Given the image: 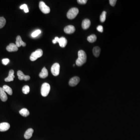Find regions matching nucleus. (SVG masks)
<instances>
[{
    "label": "nucleus",
    "mask_w": 140,
    "mask_h": 140,
    "mask_svg": "<svg viewBox=\"0 0 140 140\" xmlns=\"http://www.w3.org/2000/svg\"><path fill=\"white\" fill-rule=\"evenodd\" d=\"M43 55V51L41 49H38L35 52H33L30 56V60L32 61H34L36 60L39 58L42 57Z\"/></svg>",
    "instance_id": "39448f33"
},
{
    "label": "nucleus",
    "mask_w": 140,
    "mask_h": 140,
    "mask_svg": "<svg viewBox=\"0 0 140 140\" xmlns=\"http://www.w3.org/2000/svg\"><path fill=\"white\" fill-rule=\"evenodd\" d=\"M20 8L21 10H24V12H25V13H27L29 12V10H28L27 6L25 5V4H24V5L21 6L20 7Z\"/></svg>",
    "instance_id": "bb28decb"
},
{
    "label": "nucleus",
    "mask_w": 140,
    "mask_h": 140,
    "mask_svg": "<svg viewBox=\"0 0 140 140\" xmlns=\"http://www.w3.org/2000/svg\"><path fill=\"white\" fill-rule=\"evenodd\" d=\"M19 113H20V114L22 115V116L25 117H27V116H29L30 114L29 111L26 108H23L20 110Z\"/></svg>",
    "instance_id": "aec40b11"
},
{
    "label": "nucleus",
    "mask_w": 140,
    "mask_h": 140,
    "mask_svg": "<svg viewBox=\"0 0 140 140\" xmlns=\"http://www.w3.org/2000/svg\"><path fill=\"white\" fill-rule=\"evenodd\" d=\"M97 29L98 31L101 32H103V27L102 25L98 26L97 28Z\"/></svg>",
    "instance_id": "7c9ffc66"
},
{
    "label": "nucleus",
    "mask_w": 140,
    "mask_h": 140,
    "mask_svg": "<svg viewBox=\"0 0 140 140\" xmlns=\"http://www.w3.org/2000/svg\"><path fill=\"white\" fill-rule=\"evenodd\" d=\"M109 3L111 6H114L116 5L117 1L116 0H109Z\"/></svg>",
    "instance_id": "c756f323"
},
{
    "label": "nucleus",
    "mask_w": 140,
    "mask_h": 140,
    "mask_svg": "<svg viewBox=\"0 0 140 140\" xmlns=\"http://www.w3.org/2000/svg\"><path fill=\"white\" fill-rule=\"evenodd\" d=\"M101 48L98 46L95 47L93 50V53L94 55L96 57H98L100 55L101 53Z\"/></svg>",
    "instance_id": "6ab92c4d"
},
{
    "label": "nucleus",
    "mask_w": 140,
    "mask_h": 140,
    "mask_svg": "<svg viewBox=\"0 0 140 140\" xmlns=\"http://www.w3.org/2000/svg\"><path fill=\"white\" fill-rule=\"evenodd\" d=\"M106 12L104 11L100 16V21L102 22H104L106 20Z\"/></svg>",
    "instance_id": "b1692460"
},
{
    "label": "nucleus",
    "mask_w": 140,
    "mask_h": 140,
    "mask_svg": "<svg viewBox=\"0 0 140 140\" xmlns=\"http://www.w3.org/2000/svg\"><path fill=\"white\" fill-rule=\"evenodd\" d=\"M78 4L80 5H85L87 3V1L86 0H78L77 1Z\"/></svg>",
    "instance_id": "c85d7f7f"
},
{
    "label": "nucleus",
    "mask_w": 140,
    "mask_h": 140,
    "mask_svg": "<svg viewBox=\"0 0 140 140\" xmlns=\"http://www.w3.org/2000/svg\"><path fill=\"white\" fill-rule=\"evenodd\" d=\"M3 89L5 91L7 92L8 94L10 95V96H11L13 94V91H12V89L7 85H5L3 86Z\"/></svg>",
    "instance_id": "412c9836"
},
{
    "label": "nucleus",
    "mask_w": 140,
    "mask_h": 140,
    "mask_svg": "<svg viewBox=\"0 0 140 140\" xmlns=\"http://www.w3.org/2000/svg\"><path fill=\"white\" fill-rule=\"evenodd\" d=\"M17 75L19 80H24L25 81H28L30 79V76L25 75L21 71H18L17 72Z\"/></svg>",
    "instance_id": "1a4fd4ad"
},
{
    "label": "nucleus",
    "mask_w": 140,
    "mask_h": 140,
    "mask_svg": "<svg viewBox=\"0 0 140 140\" xmlns=\"http://www.w3.org/2000/svg\"><path fill=\"white\" fill-rule=\"evenodd\" d=\"M41 30H35L34 32H33L32 33V34H31V35L33 37H37L39 34H40L41 33Z\"/></svg>",
    "instance_id": "a878e982"
},
{
    "label": "nucleus",
    "mask_w": 140,
    "mask_h": 140,
    "mask_svg": "<svg viewBox=\"0 0 140 140\" xmlns=\"http://www.w3.org/2000/svg\"><path fill=\"white\" fill-rule=\"evenodd\" d=\"M97 37L95 34L89 35L87 37V40L89 42L93 43L96 41Z\"/></svg>",
    "instance_id": "4be33fe9"
},
{
    "label": "nucleus",
    "mask_w": 140,
    "mask_h": 140,
    "mask_svg": "<svg viewBox=\"0 0 140 140\" xmlns=\"http://www.w3.org/2000/svg\"><path fill=\"white\" fill-rule=\"evenodd\" d=\"M79 13V10L77 8H73L69 10L67 15V18L69 19H74L78 15Z\"/></svg>",
    "instance_id": "20e7f679"
},
{
    "label": "nucleus",
    "mask_w": 140,
    "mask_h": 140,
    "mask_svg": "<svg viewBox=\"0 0 140 140\" xmlns=\"http://www.w3.org/2000/svg\"><path fill=\"white\" fill-rule=\"evenodd\" d=\"M91 25V22L89 19H85L83 20L82 23V27L84 30L87 29Z\"/></svg>",
    "instance_id": "2eb2a0df"
},
{
    "label": "nucleus",
    "mask_w": 140,
    "mask_h": 140,
    "mask_svg": "<svg viewBox=\"0 0 140 140\" xmlns=\"http://www.w3.org/2000/svg\"><path fill=\"white\" fill-rule=\"evenodd\" d=\"M80 81V78L78 77L75 76L72 77L69 81V84L71 86H75L77 85Z\"/></svg>",
    "instance_id": "6e6552de"
},
{
    "label": "nucleus",
    "mask_w": 140,
    "mask_h": 140,
    "mask_svg": "<svg viewBox=\"0 0 140 140\" xmlns=\"http://www.w3.org/2000/svg\"><path fill=\"white\" fill-rule=\"evenodd\" d=\"M75 66V64L73 65V66Z\"/></svg>",
    "instance_id": "2f4dec72"
},
{
    "label": "nucleus",
    "mask_w": 140,
    "mask_h": 140,
    "mask_svg": "<svg viewBox=\"0 0 140 140\" xmlns=\"http://www.w3.org/2000/svg\"><path fill=\"white\" fill-rule=\"evenodd\" d=\"M78 58L76 60V64L78 66H81L86 62L87 56L86 53L82 50L78 52Z\"/></svg>",
    "instance_id": "f257e3e1"
},
{
    "label": "nucleus",
    "mask_w": 140,
    "mask_h": 140,
    "mask_svg": "<svg viewBox=\"0 0 140 140\" xmlns=\"http://www.w3.org/2000/svg\"><path fill=\"white\" fill-rule=\"evenodd\" d=\"M75 28L73 25H69L64 28V31L65 33L67 34H71L75 31Z\"/></svg>",
    "instance_id": "9d476101"
},
{
    "label": "nucleus",
    "mask_w": 140,
    "mask_h": 140,
    "mask_svg": "<svg viewBox=\"0 0 140 140\" xmlns=\"http://www.w3.org/2000/svg\"><path fill=\"white\" fill-rule=\"evenodd\" d=\"M6 23V20L4 17H0V28L3 27Z\"/></svg>",
    "instance_id": "393cba45"
},
{
    "label": "nucleus",
    "mask_w": 140,
    "mask_h": 140,
    "mask_svg": "<svg viewBox=\"0 0 140 140\" xmlns=\"http://www.w3.org/2000/svg\"><path fill=\"white\" fill-rule=\"evenodd\" d=\"M16 45L18 47H20L21 46L25 47L26 46V44L25 42L22 40V38L20 35H18L16 37Z\"/></svg>",
    "instance_id": "f8f14e48"
},
{
    "label": "nucleus",
    "mask_w": 140,
    "mask_h": 140,
    "mask_svg": "<svg viewBox=\"0 0 140 140\" xmlns=\"http://www.w3.org/2000/svg\"><path fill=\"white\" fill-rule=\"evenodd\" d=\"M0 98L3 102H6L8 100V97L5 91L1 87H0Z\"/></svg>",
    "instance_id": "dca6fc26"
},
{
    "label": "nucleus",
    "mask_w": 140,
    "mask_h": 140,
    "mask_svg": "<svg viewBox=\"0 0 140 140\" xmlns=\"http://www.w3.org/2000/svg\"><path fill=\"white\" fill-rule=\"evenodd\" d=\"M50 90V86L49 84L45 83L42 84L41 88V94L44 97L47 96Z\"/></svg>",
    "instance_id": "7ed1b4c3"
},
{
    "label": "nucleus",
    "mask_w": 140,
    "mask_h": 140,
    "mask_svg": "<svg viewBox=\"0 0 140 140\" xmlns=\"http://www.w3.org/2000/svg\"><path fill=\"white\" fill-rule=\"evenodd\" d=\"M10 62V60L8 59H4L2 60V63L4 65H7Z\"/></svg>",
    "instance_id": "cd10ccee"
},
{
    "label": "nucleus",
    "mask_w": 140,
    "mask_h": 140,
    "mask_svg": "<svg viewBox=\"0 0 140 140\" xmlns=\"http://www.w3.org/2000/svg\"><path fill=\"white\" fill-rule=\"evenodd\" d=\"M34 132V130L32 128H29L28 129L24 134V137L26 139H29L32 137L33 133Z\"/></svg>",
    "instance_id": "f3484780"
},
{
    "label": "nucleus",
    "mask_w": 140,
    "mask_h": 140,
    "mask_svg": "<svg viewBox=\"0 0 140 140\" xmlns=\"http://www.w3.org/2000/svg\"><path fill=\"white\" fill-rule=\"evenodd\" d=\"M30 90V89L29 86L28 85H25L23 87L22 91L23 94H28L29 93Z\"/></svg>",
    "instance_id": "5701e85b"
},
{
    "label": "nucleus",
    "mask_w": 140,
    "mask_h": 140,
    "mask_svg": "<svg viewBox=\"0 0 140 140\" xmlns=\"http://www.w3.org/2000/svg\"><path fill=\"white\" fill-rule=\"evenodd\" d=\"M6 50L9 52H16L18 50V48L16 44L11 43L6 47Z\"/></svg>",
    "instance_id": "ddd939ff"
},
{
    "label": "nucleus",
    "mask_w": 140,
    "mask_h": 140,
    "mask_svg": "<svg viewBox=\"0 0 140 140\" xmlns=\"http://www.w3.org/2000/svg\"><path fill=\"white\" fill-rule=\"evenodd\" d=\"M10 125L8 123L4 122L0 123V131H5L10 129Z\"/></svg>",
    "instance_id": "9b49d317"
},
{
    "label": "nucleus",
    "mask_w": 140,
    "mask_h": 140,
    "mask_svg": "<svg viewBox=\"0 0 140 140\" xmlns=\"http://www.w3.org/2000/svg\"><path fill=\"white\" fill-rule=\"evenodd\" d=\"M52 42L54 44L58 42L61 47L64 48L66 46L67 41V40L64 37H61L59 38V37H56L54 39L52 40Z\"/></svg>",
    "instance_id": "f03ea898"
},
{
    "label": "nucleus",
    "mask_w": 140,
    "mask_h": 140,
    "mask_svg": "<svg viewBox=\"0 0 140 140\" xmlns=\"http://www.w3.org/2000/svg\"><path fill=\"white\" fill-rule=\"evenodd\" d=\"M60 65L59 63L53 64L51 68V72L53 76H57L59 74Z\"/></svg>",
    "instance_id": "423d86ee"
},
{
    "label": "nucleus",
    "mask_w": 140,
    "mask_h": 140,
    "mask_svg": "<svg viewBox=\"0 0 140 140\" xmlns=\"http://www.w3.org/2000/svg\"><path fill=\"white\" fill-rule=\"evenodd\" d=\"M48 75V72L47 69L45 67H44L42 69L41 72L40 73L39 76L41 78H46Z\"/></svg>",
    "instance_id": "a211bd4d"
},
{
    "label": "nucleus",
    "mask_w": 140,
    "mask_h": 140,
    "mask_svg": "<svg viewBox=\"0 0 140 140\" xmlns=\"http://www.w3.org/2000/svg\"><path fill=\"white\" fill-rule=\"evenodd\" d=\"M15 77L14 71H13V70H11L9 72V75L8 76V77L5 79V80L6 82H7L12 81H13L14 80Z\"/></svg>",
    "instance_id": "4468645a"
},
{
    "label": "nucleus",
    "mask_w": 140,
    "mask_h": 140,
    "mask_svg": "<svg viewBox=\"0 0 140 140\" xmlns=\"http://www.w3.org/2000/svg\"><path fill=\"white\" fill-rule=\"evenodd\" d=\"M39 8L40 10L44 14H46L50 13V7L48 6L44 2L41 1L39 4Z\"/></svg>",
    "instance_id": "0eeeda50"
}]
</instances>
